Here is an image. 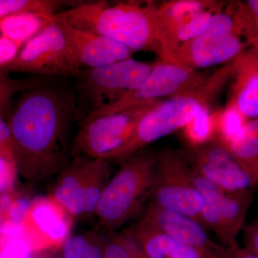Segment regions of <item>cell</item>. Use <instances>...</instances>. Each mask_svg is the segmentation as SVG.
Here are the masks:
<instances>
[{
  "mask_svg": "<svg viewBox=\"0 0 258 258\" xmlns=\"http://www.w3.org/2000/svg\"><path fill=\"white\" fill-rule=\"evenodd\" d=\"M232 76L230 62L208 75L197 87L158 102L139 120L115 161L120 162L153 142L184 128L202 108L212 106Z\"/></svg>",
  "mask_w": 258,
  "mask_h": 258,
  "instance_id": "cell-4",
  "label": "cell"
},
{
  "mask_svg": "<svg viewBox=\"0 0 258 258\" xmlns=\"http://www.w3.org/2000/svg\"><path fill=\"white\" fill-rule=\"evenodd\" d=\"M3 258H33L30 246L21 238H15L5 244L0 250Z\"/></svg>",
  "mask_w": 258,
  "mask_h": 258,
  "instance_id": "cell-30",
  "label": "cell"
},
{
  "mask_svg": "<svg viewBox=\"0 0 258 258\" xmlns=\"http://www.w3.org/2000/svg\"><path fill=\"white\" fill-rule=\"evenodd\" d=\"M139 221L189 246L200 258H230L232 249L237 245L226 247L217 244L199 222L152 203L146 208Z\"/></svg>",
  "mask_w": 258,
  "mask_h": 258,
  "instance_id": "cell-14",
  "label": "cell"
},
{
  "mask_svg": "<svg viewBox=\"0 0 258 258\" xmlns=\"http://www.w3.org/2000/svg\"><path fill=\"white\" fill-rule=\"evenodd\" d=\"M207 76L204 73L159 57L152 64L150 74L140 87L93 112L117 111L145 102L171 98L197 87Z\"/></svg>",
  "mask_w": 258,
  "mask_h": 258,
  "instance_id": "cell-12",
  "label": "cell"
},
{
  "mask_svg": "<svg viewBox=\"0 0 258 258\" xmlns=\"http://www.w3.org/2000/svg\"><path fill=\"white\" fill-rule=\"evenodd\" d=\"M56 20L55 14L20 13L0 20V36L14 42L21 48L42 29Z\"/></svg>",
  "mask_w": 258,
  "mask_h": 258,
  "instance_id": "cell-21",
  "label": "cell"
},
{
  "mask_svg": "<svg viewBox=\"0 0 258 258\" xmlns=\"http://www.w3.org/2000/svg\"><path fill=\"white\" fill-rule=\"evenodd\" d=\"M245 118L234 105L227 103L225 109L217 115L215 140L227 145L237 135L244 124Z\"/></svg>",
  "mask_w": 258,
  "mask_h": 258,
  "instance_id": "cell-26",
  "label": "cell"
},
{
  "mask_svg": "<svg viewBox=\"0 0 258 258\" xmlns=\"http://www.w3.org/2000/svg\"><path fill=\"white\" fill-rule=\"evenodd\" d=\"M152 64L132 57L98 69L81 70L73 79L77 98L78 122L140 87L150 74Z\"/></svg>",
  "mask_w": 258,
  "mask_h": 258,
  "instance_id": "cell-7",
  "label": "cell"
},
{
  "mask_svg": "<svg viewBox=\"0 0 258 258\" xmlns=\"http://www.w3.org/2000/svg\"><path fill=\"white\" fill-rule=\"evenodd\" d=\"M15 96L7 121L19 176L30 184L44 182L71 159L78 121L74 81L42 78Z\"/></svg>",
  "mask_w": 258,
  "mask_h": 258,
  "instance_id": "cell-1",
  "label": "cell"
},
{
  "mask_svg": "<svg viewBox=\"0 0 258 258\" xmlns=\"http://www.w3.org/2000/svg\"><path fill=\"white\" fill-rule=\"evenodd\" d=\"M41 79L42 77L31 76L28 79H13L8 75L0 73V112L9 111L15 96Z\"/></svg>",
  "mask_w": 258,
  "mask_h": 258,
  "instance_id": "cell-27",
  "label": "cell"
},
{
  "mask_svg": "<svg viewBox=\"0 0 258 258\" xmlns=\"http://www.w3.org/2000/svg\"><path fill=\"white\" fill-rule=\"evenodd\" d=\"M79 69L57 18L23 45L0 73H19L42 78L74 79Z\"/></svg>",
  "mask_w": 258,
  "mask_h": 258,
  "instance_id": "cell-9",
  "label": "cell"
},
{
  "mask_svg": "<svg viewBox=\"0 0 258 258\" xmlns=\"http://www.w3.org/2000/svg\"><path fill=\"white\" fill-rule=\"evenodd\" d=\"M97 206L98 227L117 232L140 212L149 200L156 175L157 153L142 150L120 161Z\"/></svg>",
  "mask_w": 258,
  "mask_h": 258,
  "instance_id": "cell-5",
  "label": "cell"
},
{
  "mask_svg": "<svg viewBox=\"0 0 258 258\" xmlns=\"http://www.w3.org/2000/svg\"><path fill=\"white\" fill-rule=\"evenodd\" d=\"M225 3L216 0H171L158 3L155 15L156 40L159 57L198 36Z\"/></svg>",
  "mask_w": 258,
  "mask_h": 258,
  "instance_id": "cell-11",
  "label": "cell"
},
{
  "mask_svg": "<svg viewBox=\"0 0 258 258\" xmlns=\"http://www.w3.org/2000/svg\"><path fill=\"white\" fill-rule=\"evenodd\" d=\"M20 49V47L14 42L0 37V69L14 59Z\"/></svg>",
  "mask_w": 258,
  "mask_h": 258,
  "instance_id": "cell-32",
  "label": "cell"
},
{
  "mask_svg": "<svg viewBox=\"0 0 258 258\" xmlns=\"http://www.w3.org/2000/svg\"><path fill=\"white\" fill-rule=\"evenodd\" d=\"M212 106L204 107L198 114L184 128V137L187 148H196L215 140L217 113Z\"/></svg>",
  "mask_w": 258,
  "mask_h": 258,
  "instance_id": "cell-24",
  "label": "cell"
},
{
  "mask_svg": "<svg viewBox=\"0 0 258 258\" xmlns=\"http://www.w3.org/2000/svg\"><path fill=\"white\" fill-rule=\"evenodd\" d=\"M126 231L147 258H200L189 246L142 222L139 221Z\"/></svg>",
  "mask_w": 258,
  "mask_h": 258,
  "instance_id": "cell-18",
  "label": "cell"
},
{
  "mask_svg": "<svg viewBox=\"0 0 258 258\" xmlns=\"http://www.w3.org/2000/svg\"><path fill=\"white\" fill-rule=\"evenodd\" d=\"M103 258H147L138 243L127 232L107 233Z\"/></svg>",
  "mask_w": 258,
  "mask_h": 258,
  "instance_id": "cell-25",
  "label": "cell"
},
{
  "mask_svg": "<svg viewBox=\"0 0 258 258\" xmlns=\"http://www.w3.org/2000/svg\"><path fill=\"white\" fill-rule=\"evenodd\" d=\"M32 200L25 198L13 199L5 211V221L16 227H21L30 211Z\"/></svg>",
  "mask_w": 258,
  "mask_h": 258,
  "instance_id": "cell-29",
  "label": "cell"
},
{
  "mask_svg": "<svg viewBox=\"0 0 258 258\" xmlns=\"http://www.w3.org/2000/svg\"><path fill=\"white\" fill-rule=\"evenodd\" d=\"M252 201V189L226 192L223 205L212 230L222 245L232 247L237 244V236L244 227Z\"/></svg>",
  "mask_w": 258,
  "mask_h": 258,
  "instance_id": "cell-19",
  "label": "cell"
},
{
  "mask_svg": "<svg viewBox=\"0 0 258 258\" xmlns=\"http://www.w3.org/2000/svg\"><path fill=\"white\" fill-rule=\"evenodd\" d=\"M154 1H78L55 14L71 26L95 32L137 52L151 51L160 56L156 40Z\"/></svg>",
  "mask_w": 258,
  "mask_h": 258,
  "instance_id": "cell-2",
  "label": "cell"
},
{
  "mask_svg": "<svg viewBox=\"0 0 258 258\" xmlns=\"http://www.w3.org/2000/svg\"><path fill=\"white\" fill-rule=\"evenodd\" d=\"M183 151L193 169L226 192L253 189L248 176L218 141Z\"/></svg>",
  "mask_w": 258,
  "mask_h": 258,
  "instance_id": "cell-15",
  "label": "cell"
},
{
  "mask_svg": "<svg viewBox=\"0 0 258 258\" xmlns=\"http://www.w3.org/2000/svg\"><path fill=\"white\" fill-rule=\"evenodd\" d=\"M18 176L14 156L0 154V195L13 191Z\"/></svg>",
  "mask_w": 258,
  "mask_h": 258,
  "instance_id": "cell-28",
  "label": "cell"
},
{
  "mask_svg": "<svg viewBox=\"0 0 258 258\" xmlns=\"http://www.w3.org/2000/svg\"><path fill=\"white\" fill-rule=\"evenodd\" d=\"M107 233L99 227L71 234L60 248L62 258H103Z\"/></svg>",
  "mask_w": 258,
  "mask_h": 258,
  "instance_id": "cell-22",
  "label": "cell"
},
{
  "mask_svg": "<svg viewBox=\"0 0 258 258\" xmlns=\"http://www.w3.org/2000/svg\"><path fill=\"white\" fill-rule=\"evenodd\" d=\"M225 147L247 174L252 187L258 183V119L246 122L240 133Z\"/></svg>",
  "mask_w": 258,
  "mask_h": 258,
  "instance_id": "cell-20",
  "label": "cell"
},
{
  "mask_svg": "<svg viewBox=\"0 0 258 258\" xmlns=\"http://www.w3.org/2000/svg\"><path fill=\"white\" fill-rule=\"evenodd\" d=\"M257 42V14L245 3L232 2L214 15L198 36L164 58L198 71L230 63Z\"/></svg>",
  "mask_w": 258,
  "mask_h": 258,
  "instance_id": "cell-3",
  "label": "cell"
},
{
  "mask_svg": "<svg viewBox=\"0 0 258 258\" xmlns=\"http://www.w3.org/2000/svg\"><path fill=\"white\" fill-rule=\"evenodd\" d=\"M243 235V248L249 252L258 255V222L257 220L251 222L242 227Z\"/></svg>",
  "mask_w": 258,
  "mask_h": 258,
  "instance_id": "cell-31",
  "label": "cell"
},
{
  "mask_svg": "<svg viewBox=\"0 0 258 258\" xmlns=\"http://www.w3.org/2000/svg\"><path fill=\"white\" fill-rule=\"evenodd\" d=\"M230 258H258V255L249 252L247 249L240 247L237 244L232 249Z\"/></svg>",
  "mask_w": 258,
  "mask_h": 258,
  "instance_id": "cell-34",
  "label": "cell"
},
{
  "mask_svg": "<svg viewBox=\"0 0 258 258\" xmlns=\"http://www.w3.org/2000/svg\"><path fill=\"white\" fill-rule=\"evenodd\" d=\"M57 251H45V252H37L34 254L33 258H62L60 255L58 256Z\"/></svg>",
  "mask_w": 258,
  "mask_h": 258,
  "instance_id": "cell-35",
  "label": "cell"
},
{
  "mask_svg": "<svg viewBox=\"0 0 258 258\" xmlns=\"http://www.w3.org/2000/svg\"><path fill=\"white\" fill-rule=\"evenodd\" d=\"M74 218L50 195L32 200L30 211L20 227V238L33 253L60 249L71 235Z\"/></svg>",
  "mask_w": 258,
  "mask_h": 258,
  "instance_id": "cell-13",
  "label": "cell"
},
{
  "mask_svg": "<svg viewBox=\"0 0 258 258\" xmlns=\"http://www.w3.org/2000/svg\"><path fill=\"white\" fill-rule=\"evenodd\" d=\"M78 1L66 0H0V20L20 13L54 15L73 6Z\"/></svg>",
  "mask_w": 258,
  "mask_h": 258,
  "instance_id": "cell-23",
  "label": "cell"
},
{
  "mask_svg": "<svg viewBox=\"0 0 258 258\" xmlns=\"http://www.w3.org/2000/svg\"><path fill=\"white\" fill-rule=\"evenodd\" d=\"M112 173L110 161L93 158H72L55 176L49 195L74 220L95 216Z\"/></svg>",
  "mask_w": 258,
  "mask_h": 258,
  "instance_id": "cell-8",
  "label": "cell"
},
{
  "mask_svg": "<svg viewBox=\"0 0 258 258\" xmlns=\"http://www.w3.org/2000/svg\"><path fill=\"white\" fill-rule=\"evenodd\" d=\"M234 83L228 103L234 105L244 118H257L258 47H249L231 62Z\"/></svg>",
  "mask_w": 258,
  "mask_h": 258,
  "instance_id": "cell-17",
  "label": "cell"
},
{
  "mask_svg": "<svg viewBox=\"0 0 258 258\" xmlns=\"http://www.w3.org/2000/svg\"><path fill=\"white\" fill-rule=\"evenodd\" d=\"M159 101L145 102L117 111L90 113L78 123L71 159L80 157L115 161L139 120Z\"/></svg>",
  "mask_w": 258,
  "mask_h": 258,
  "instance_id": "cell-6",
  "label": "cell"
},
{
  "mask_svg": "<svg viewBox=\"0 0 258 258\" xmlns=\"http://www.w3.org/2000/svg\"><path fill=\"white\" fill-rule=\"evenodd\" d=\"M0 154L14 156L10 127L2 115H0Z\"/></svg>",
  "mask_w": 258,
  "mask_h": 258,
  "instance_id": "cell-33",
  "label": "cell"
},
{
  "mask_svg": "<svg viewBox=\"0 0 258 258\" xmlns=\"http://www.w3.org/2000/svg\"><path fill=\"white\" fill-rule=\"evenodd\" d=\"M0 258H3V255H2L1 253H0Z\"/></svg>",
  "mask_w": 258,
  "mask_h": 258,
  "instance_id": "cell-36",
  "label": "cell"
},
{
  "mask_svg": "<svg viewBox=\"0 0 258 258\" xmlns=\"http://www.w3.org/2000/svg\"><path fill=\"white\" fill-rule=\"evenodd\" d=\"M187 166L183 150L157 153L155 179L149 203L200 224L205 201L189 182Z\"/></svg>",
  "mask_w": 258,
  "mask_h": 258,
  "instance_id": "cell-10",
  "label": "cell"
},
{
  "mask_svg": "<svg viewBox=\"0 0 258 258\" xmlns=\"http://www.w3.org/2000/svg\"><path fill=\"white\" fill-rule=\"evenodd\" d=\"M56 18L81 70L103 67L132 58L135 53L119 42L95 32L74 28L64 20Z\"/></svg>",
  "mask_w": 258,
  "mask_h": 258,
  "instance_id": "cell-16",
  "label": "cell"
}]
</instances>
